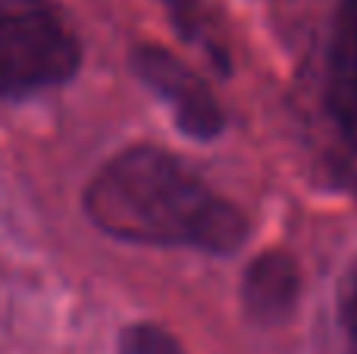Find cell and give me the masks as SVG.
Masks as SVG:
<instances>
[{
	"label": "cell",
	"mask_w": 357,
	"mask_h": 354,
	"mask_svg": "<svg viewBox=\"0 0 357 354\" xmlns=\"http://www.w3.org/2000/svg\"><path fill=\"white\" fill-rule=\"evenodd\" d=\"M85 210L100 232L132 245L232 254L248 238L245 213L160 148L107 160L85 188Z\"/></svg>",
	"instance_id": "obj_1"
},
{
	"label": "cell",
	"mask_w": 357,
	"mask_h": 354,
	"mask_svg": "<svg viewBox=\"0 0 357 354\" xmlns=\"http://www.w3.org/2000/svg\"><path fill=\"white\" fill-rule=\"evenodd\" d=\"M79 60V35L54 0H0V98L63 85Z\"/></svg>",
	"instance_id": "obj_2"
},
{
	"label": "cell",
	"mask_w": 357,
	"mask_h": 354,
	"mask_svg": "<svg viewBox=\"0 0 357 354\" xmlns=\"http://www.w3.org/2000/svg\"><path fill=\"white\" fill-rule=\"evenodd\" d=\"M132 66L157 98L167 100V107L176 116V125L185 135L197 138V141H210L222 132L226 116H222L213 91L178 56L157 47V44H144L132 54Z\"/></svg>",
	"instance_id": "obj_3"
},
{
	"label": "cell",
	"mask_w": 357,
	"mask_h": 354,
	"mask_svg": "<svg viewBox=\"0 0 357 354\" xmlns=\"http://www.w3.org/2000/svg\"><path fill=\"white\" fill-rule=\"evenodd\" d=\"M326 107L357 154V0H339L326 54Z\"/></svg>",
	"instance_id": "obj_4"
},
{
	"label": "cell",
	"mask_w": 357,
	"mask_h": 354,
	"mask_svg": "<svg viewBox=\"0 0 357 354\" xmlns=\"http://www.w3.org/2000/svg\"><path fill=\"white\" fill-rule=\"evenodd\" d=\"M298 288H301V273L295 257L285 251H266L245 270L241 301L257 323H279L295 307Z\"/></svg>",
	"instance_id": "obj_5"
},
{
	"label": "cell",
	"mask_w": 357,
	"mask_h": 354,
	"mask_svg": "<svg viewBox=\"0 0 357 354\" xmlns=\"http://www.w3.org/2000/svg\"><path fill=\"white\" fill-rule=\"evenodd\" d=\"M169 19L176 22L178 35L204 54L210 66H216L222 75L229 72L232 60H229V44L222 29L216 25L213 13H210L207 0H167Z\"/></svg>",
	"instance_id": "obj_6"
},
{
	"label": "cell",
	"mask_w": 357,
	"mask_h": 354,
	"mask_svg": "<svg viewBox=\"0 0 357 354\" xmlns=\"http://www.w3.org/2000/svg\"><path fill=\"white\" fill-rule=\"evenodd\" d=\"M119 354H185V348L157 323H132L119 336Z\"/></svg>",
	"instance_id": "obj_7"
},
{
	"label": "cell",
	"mask_w": 357,
	"mask_h": 354,
	"mask_svg": "<svg viewBox=\"0 0 357 354\" xmlns=\"http://www.w3.org/2000/svg\"><path fill=\"white\" fill-rule=\"evenodd\" d=\"M342 330H345V354H357V261L342 295Z\"/></svg>",
	"instance_id": "obj_8"
}]
</instances>
